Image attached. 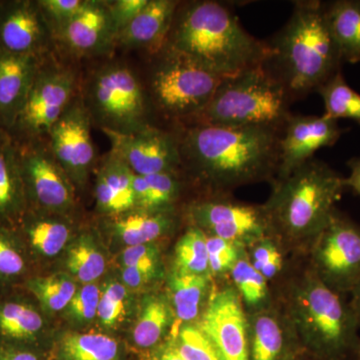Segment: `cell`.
I'll use <instances>...</instances> for the list:
<instances>
[{
  "label": "cell",
  "instance_id": "cell-1",
  "mask_svg": "<svg viewBox=\"0 0 360 360\" xmlns=\"http://www.w3.org/2000/svg\"><path fill=\"white\" fill-rule=\"evenodd\" d=\"M283 129L193 123L182 127L181 167L207 186L210 195L260 181H274Z\"/></svg>",
  "mask_w": 360,
  "mask_h": 360
},
{
  "label": "cell",
  "instance_id": "cell-2",
  "mask_svg": "<svg viewBox=\"0 0 360 360\" xmlns=\"http://www.w3.org/2000/svg\"><path fill=\"white\" fill-rule=\"evenodd\" d=\"M165 47L222 79L264 65L266 42L246 32L226 4L198 0L179 4Z\"/></svg>",
  "mask_w": 360,
  "mask_h": 360
},
{
  "label": "cell",
  "instance_id": "cell-3",
  "mask_svg": "<svg viewBox=\"0 0 360 360\" xmlns=\"http://www.w3.org/2000/svg\"><path fill=\"white\" fill-rule=\"evenodd\" d=\"M264 68L285 89L291 101L307 96L341 71L340 52L328 22L324 2L298 0L281 30L266 42Z\"/></svg>",
  "mask_w": 360,
  "mask_h": 360
},
{
  "label": "cell",
  "instance_id": "cell-4",
  "mask_svg": "<svg viewBox=\"0 0 360 360\" xmlns=\"http://www.w3.org/2000/svg\"><path fill=\"white\" fill-rule=\"evenodd\" d=\"M343 180L342 175L316 158L290 176L274 180L264 205L270 236L283 248L309 250L335 212L345 189Z\"/></svg>",
  "mask_w": 360,
  "mask_h": 360
},
{
  "label": "cell",
  "instance_id": "cell-5",
  "mask_svg": "<svg viewBox=\"0 0 360 360\" xmlns=\"http://www.w3.org/2000/svg\"><path fill=\"white\" fill-rule=\"evenodd\" d=\"M281 307L307 354L319 360H356L360 326L352 304L309 266L288 284Z\"/></svg>",
  "mask_w": 360,
  "mask_h": 360
},
{
  "label": "cell",
  "instance_id": "cell-6",
  "mask_svg": "<svg viewBox=\"0 0 360 360\" xmlns=\"http://www.w3.org/2000/svg\"><path fill=\"white\" fill-rule=\"evenodd\" d=\"M290 103L281 82L260 65L222 79L212 101L189 124L283 129L292 115Z\"/></svg>",
  "mask_w": 360,
  "mask_h": 360
},
{
  "label": "cell",
  "instance_id": "cell-7",
  "mask_svg": "<svg viewBox=\"0 0 360 360\" xmlns=\"http://www.w3.org/2000/svg\"><path fill=\"white\" fill-rule=\"evenodd\" d=\"M84 99L92 123L103 131L132 134L153 127L148 90L129 66H101L90 77Z\"/></svg>",
  "mask_w": 360,
  "mask_h": 360
},
{
  "label": "cell",
  "instance_id": "cell-8",
  "mask_svg": "<svg viewBox=\"0 0 360 360\" xmlns=\"http://www.w3.org/2000/svg\"><path fill=\"white\" fill-rule=\"evenodd\" d=\"M222 78L163 47L149 75L151 105L169 120L189 124L212 101Z\"/></svg>",
  "mask_w": 360,
  "mask_h": 360
},
{
  "label": "cell",
  "instance_id": "cell-9",
  "mask_svg": "<svg viewBox=\"0 0 360 360\" xmlns=\"http://www.w3.org/2000/svg\"><path fill=\"white\" fill-rule=\"evenodd\" d=\"M309 267L329 288L352 293L360 281V225L335 208L309 246Z\"/></svg>",
  "mask_w": 360,
  "mask_h": 360
},
{
  "label": "cell",
  "instance_id": "cell-10",
  "mask_svg": "<svg viewBox=\"0 0 360 360\" xmlns=\"http://www.w3.org/2000/svg\"><path fill=\"white\" fill-rule=\"evenodd\" d=\"M194 226L206 236L248 248L262 236H270L264 205H250L233 200L231 194H213L188 208Z\"/></svg>",
  "mask_w": 360,
  "mask_h": 360
},
{
  "label": "cell",
  "instance_id": "cell-11",
  "mask_svg": "<svg viewBox=\"0 0 360 360\" xmlns=\"http://www.w3.org/2000/svg\"><path fill=\"white\" fill-rule=\"evenodd\" d=\"M77 75L53 65L39 70L15 123L26 134L49 135L77 94Z\"/></svg>",
  "mask_w": 360,
  "mask_h": 360
},
{
  "label": "cell",
  "instance_id": "cell-12",
  "mask_svg": "<svg viewBox=\"0 0 360 360\" xmlns=\"http://www.w3.org/2000/svg\"><path fill=\"white\" fill-rule=\"evenodd\" d=\"M195 324L222 360H250L248 314L232 284L213 288L210 300Z\"/></svg>",
  "mask_w": 360,
  "mask_h": 360
},
{
  "label": "cell",
  "instance_id": "cell-13",
  "mask_svg": "<svg viewBox=\"0 0 360 360\" xmlns=\"http://www.w3.org/2000/svg\"><path fill=\"white\" fill-rule=\"evenodd\" d=\"M91 124L82 96H77L47 135L52 155L70 179L79 184L96 161Z\"/></svg>",
  "mask_w": 360,
  "mask_h": 360
},
{
  "label": "cell",
  "instance_id": "cell-14",
  "mask_svg": "<svg viewBox=\"0 0 360 360\" xmlns=\"http://www.w3.org/2000/svg\"><path fill=\"white\" fill-rule=\"evenodd\" d=\"M115 153L136 175L177 172L181 167L179 135L149 127L132 134L103 131Z\"/></svg>",
  "mask_w": 360,
  "mask_h": 360
},
{
  "label": "cell",
  "instance_id": "cell-15",
  "mask_svg": "<svg viewBox=\"0 0 360 360\" xmlns=\"http://www.w3.org/2000/svg\"><path fill=\"white\" fill-rule=\"evenodd\" d=\"M343 130L338 120L323 115H291L279 141V162L276 179L290 176L319 149L335 146Z\"/></svg>",
  "mask_w": 360,
  "mask_h": 360
},
{
  "label": "cell",
  "instance_id": "cell-16",
  "mask_svg": "<svg viewBox=\"0 0 360 360\" xmlns=\"http://www.w3.org/2000/svg\"><path fill=\"white\" fill-rule=\"evenodd\" d=\"M246 314L250 360H297L305 354L283 307L274 303Z\"/></svg>",
  "mask_w": 360,
  "mask_h": 360
},
{
  "label": "cell",
  "instance_id": "cell-17",
  "mask_svg": "<svg viewBox=\"0 0 360 360\" xmlns=\"http://www.w3.org/2000/svg\"><path fill=\"white\" fill-rule=\"evenodd\" d=\"M22 181L41 207L63 210L73 202L70 177L58 165L47 144L27 149L18 155Z\"/></svg>",
  "mask_w": 360,
  "mask_h": 360
},
{
  "label": "cell",
  "instance_id": "cell-18",
  "mask_svg": "<svg viewBox=\"0 0 360 360\" xmlns=\"http://www.w3.org/2000/svg\"><path fill=\"white\" fill-rule=\"evenodd\" d=\"M77 56H103L116 44L108 1L86 0L82 8L54 34Z\"/></svg>",
  "mask_w": 360,
  "mask_h": 360
},
{
  "label": "cell",
  "instance_id": "cell-19",
  "mask_svg": "<svg viewBox=\"0 0 360 360\" xmlns=\"http://www.w3.org/2000/svg\"><path fill=\"white\" fill-rule=\"evenodd\" d=\"M51 34L37 2L14 4L0 18V49L11 53L37 56Z\"/></svg>",
  "mask_w": 360,
  "mask_h": 360
},
{
  "label": "cell",
  "instance_id": "cell-20",
  "mask_svg": "<svg viewBox=\"0 0 360 360\" xmlns=\"http://www.w3.org/2000/svg\"><path fill=\"white\" fill-rule=\"evenodd\" d=\"M179 4L175 0H149L148 6L118 33L116 44L146 49L155 56L167 44Z\"/></svg>",
  "mask_w": 360,
  "mask_h": 360
},
{
  "label": "cell",
  "instance_id": "cell-21",
  "mask_svg": "<svg viewBox=\"0 0 360 360\" xmlns=\"http://www.w3.org/2000/svg\"><path fill=\"white\" fill-rule=\"evenodd\" d=\"M39 70L37 56L0 49V115L7 122H15Z\"/></svg>",
  "mask_w": 360,
  "mask_h": 360
},
{
  "label": "cell",
  "instance_id": "cell-22",
  "mask_svg": "<svg viewBox=\"0 0 360 360\" xmlns=\"http://www.w3.org/2000/svg\"><path fill=\"white\" fill-rule=\"evenodd\" d=\"M134 177V172L115 153L110 150L104 156L96 187L99 208L111 214H122L136 207Z\"/></svg>",
  "mask_w": 360,
  "mask_h": 360
},
{
  "label": "cell",
  "instance_id": "cell-23",
  "mask_svg": "<svg viewBox=\"0 0 360 360\" xmlns=\"http://www.w3.org/2000/svg\"><path fill=\"white\" fill-rule=\"evenodd\" d=\"M213 290L212 277L172 271L169 277V302L174 314L172 333L182 326L195 324L205 310Z\"/></svg>",
  "mask_w": 360,
  "mask_h": 360
},
{
  "label": "cell",
  "instance_id": "cell-24",
  "mask_svg": "<svg viewBox=\"0 0 360 360\" xmlns=\"http://www.w3.org/2000/svg\"><path fill=\"white\" fill-rule=\"evenodd\" d=\"M326 22L342 63H360V0L324 4Z\"/></svg>",
  "mask_w": 360,
  "mask_h": 360
},
{
  "label": "cell",
  "instance_id": "cell-25",
  "mask_svg": "<svg viewBox=\"0 0 360 360\" xmlns=\"http://www.w3.org/2000/svg\"><path fill=\"white\" fill-rule=\"evenodd\" d=\"M174 314L169 300L162 295L144 300L141 314L132 333L135 345L143 352L155 349L165 342L167 330L174 328Z\"/></svg>",
  "mask_w": 360,
  "mask_h": 360
},
{
  "label": "cell",
  "instance_id": "cell-26",
  "mask_svg": "<svg viewBox=\"0 0 360 360\" xmlns=\"http://www.w3.org/2000/svg\"><path fill=\"white\" fill-rule=\"evenodd\" d=\"M42 328L44 319L32 305L20 300L0 302L1 345H27L39 336Z\"/></svg>",
  "mask_w": 360,
  "mask_h": 360
},
{
  "label": "cell",
  "instance_id": "cell-27",
  "mask_svg": "<svg viewBox=\"0 0 360 360\" xmlns=\"http://www.w3.org/2000/svg\"><path fill=\"white\" fill-rule=\"evenodd\" d=\"M172 210L148 212L139 210L123 214L115 222L116 233L129 246L149 245L165 236L174 225Z\"/></svg>",
  "mask_w": 360,
  "mask_h": 360
},
{
  "label": "cell",
  "instance_id": "cell-28",
  "mask_svg": "<svg viewBox=\"0 0 360 360\" xmlns=\"http://www.w3.org/2000/svg\"><path fill=\"white\" fill-rule=\"evenodd\" d=\"M135 205L148 212L172 210L179 198L180 181L177 172H165L134 177Z\"/></svg>",
  "mask_w": 360,
  "mask_h": 360
},
{
  "label": "cell",
  "instance_id": "cell-29",
  "mask_svg": "<svg viewBox=\"0 0 360 360\" xmlns=\"http://www.w3.org/2000/svg\"><path fill=\"white\" fill-rule=\"evenodd\" d=\"M229 276L246 314H252L274 304L269 281L250 264L246 250L234 265Z\"/></svg>",
  "mask_w": 360,
  "mask_h": 360
},
{
  "label": "cell",
  "instance_id": "cell-30",
  "mask_svg": "<svg viewBox=\"0 0 360 360\" xmlns=\"http://www.w3.org/2000/svg\"><path fill=\"white\" fill-rule=\"evenodd\" d=\"M60 360H120L117 341L103 333H70L58 347Z\"/></svg>",
  "mask_w": 360,
  "mask_h": 360
},
{
  "label": "cell",
  "instance_id": "cell-31",
  "mask_svg": "<svg viewBox=\"0 0 360 360\" xmlns=\"http://www.w3.org/2000/svg\"><path fill=\"white\" fill-rule=\"evenodd\" d=\"M316 92L323 101L324 115L335 120H354L360 125V94L347 84L341 71Z\"/></svg>",
  "mask_w": 360,
  "mask_h": 360
},
{
  "label": "cell",
  "instance_id": "cell-32",
  "mask_svg": "<svg viewBox=\"0 0 360 360\" xmlns=\"http://www.w3.org/2000/svg\"><path fill=\"white\" fill-rule=\"evenodd\" d=\"M22 184L18 155L9 144H0V219L20 210Z\"/></svg>",
  "mask_w": 360,
  "mask_h": 360
},
{
  "label": "cell",
  "instance_id": "cell-33",
  "mask_svg": "<svg viewBox=\"0 0 360 360\" xmlns=\"http://www.w3.org/2000/svg\"><path fill=\"white\" fill-rule=\"evenodd\" d=\"M175 271L195 276H210L206 234L191 225L177 241L174 250Z\"/></svg>",
  "mask_w": 360,
  "mask_h": 360
},
{
  "label": "cell",
  "instance_id": "cell-34",
  "mask_svg": "<svg viewBox=\"0 0 360 360\" xmlns=\"http://www.w3.org/2000/svg\"><path fill=\"white\" fill-rule=\"evenodd\" d=\"M70 233V227L58 219H35L26 226L30 245L45 257L58 255L68 243Z\"/></svg>",
  "mask_w": 360,
  "mask_h": 360
},
{
  "label": "cell",
  "instance_id": "cell-35",
  "mask_svg": "<svg viewBox=\"0 0 360 360\" xmlns=\"http://www.w3.org/2000/svg\"><path fill=\"white\" fill-rule=\"evenodd\" d=\"M26 288L49 311L68 307L77 293V286L65 276L37 277L26 283Z\"/></svg>",
  "mask_w": 360,
  "mask_h": 360
},
{
  "label": "cell",
  "instance_id": "cell-36",
  "mask_svg": "<svg viewBox=\"0 0 360 360\" xmlns=\"http://www.w3.org/2000/svg\"><path fill=\"white\" fill-rule=\"evenodd\" d=\"M68 267L82 283H94L105 271V259L89 239L84 238L68 251Z\"/></svg>",
  "mask_w": 360,
  "mask_h": 360
},
{
  "label": "cell",
  "instance_id": "cell-37",
  "mask_svg": "<svg viewBox=\"0 0 360 360\" xmlns=\"http://www.w3.org/2000/svg\"><path fill=\"white\" fill-rule=\"evenodd\" d=\"M283 246L271 236H262L246 248L252 266L269 281L283 274L284 269Z\"/></svg>",
  "mask_w": 360,
  "mask_h": 360
},
{
  "label": "cell",
  "instance_id": "cell-38",
  "mask_svg": "<svg viewBox=\"0 0 360 360\" xmlns=\"http://www.w3.org/2000/svg\"><path fill=\"white\" fill-rule=\"evenodd\" d=\"M169 338L184 360H222L212 343L196 324L180 326Z\"/></svg>",
  "mask_w": 360,
  "mask_h": 360
},
{
  "label": "cell",
  "instance_id": "cell-39",
  "mask_svg": "<svg viewBox=\"0 0 360 360\" xmlns=\"http://www.w3.org/2000/svg\"><path fill=\"white\" fill-rule=\"evenodd\" d=\"M210 276L225 277L231 274L234 265L246 248L217 236H206Z\"/></svg>",
  "mask_w": 360,
  "mask_h": 360
},
{
  "label": "cell",
  "instance_id": "cell-40",
  "mask_svg": "<svg viewBox=\"0 0 360 360\" xmlns=\"http://www.w3.org/2000/svg\"><path fill=\"white\" fill-rule=\"evenodd\" d=\"M127 295V290L122 284L111 283L106 286L101 293L97 309V316L101 323L111 328L122 321L125 314Z\"/></svg>",
  "mask_w": 360,
  "mask_h": 360
},
{
  "label": "cell",
  "instance_id": "cell-41",
  "mask_svg": "<svg viewBox=\"0 0 360 360\" xmlns=\"http://www.w3.org/2000/svg\"><path fill=\"white\" fill-rule=\"evenodd\" d=\"M85 1L86 0H40L37 6L54 35L82 8Z\"/></svg>",
  "mask_w": 360,
  "mask_h": 360
},
{
  "label": "cell",
  "instance_id": "cell-42",
  "mask_svg": "<svg viewBox=\"0 0 360 360\" xmlns=\"http://www.w3.org/2000/svg\"><path fill=\"white\" fill-rule=\"evenodd\" d=\"M25 270V257L13 239L0 231V283L13 281Z\"/></svg>",
  "mask_w": 360,
  "mask_h": 360
},
{
  "label": "cell",
  "instance_id": "cell-43",
  "mask_svg": "<svg viewBox=\"0 0 360 360\" xmlns=\"http://www.w3.org/2000/svg\"><path fill=\"white\" fill-rule=\"evenodd\" d=\"M101 296V290L96 284H85L79 290H77L68 305L71 315L78 321H92L97 316Z\"/></svg>",
  "mask_w": 360,
  "mask_h": 360
},
{
  "label": "cell",
  "instance_id": "cell-44",
  "mask_svg": "<svg viewBox=\"0 0 360 360\" xmlns=\"http://www.w3.org/2000/svg\"><path fill=\"white\" fill-rule=\"evenodd\" d=\"M122 260L124 266L137 267L158 276L160 274V250L153 243L127 246L123 251Z\"/></svg>",
  "mask_w": 360,
  "mask_h": 360
},
{
  "label": "cell",
  "instance_id": "cell-45",
  "mask_svg": "<svg viewBox=\"0 0 360 360\" xmlns=\"http://www.w3.org/2000/svg\"><path fill=\"white\" fill-rule=\"evenodd\" d=\"M148 1L149 0H115V1H108L116 37L125 26L129 25L134 20L135 16L141 13L144 7L148 6Z\"/></svg>",
  "mask_w": 360,
  "mask_h": 360
},
{
  "label": "cell",
  "instance_id": "cell-46",
  "mask_svg": "<svg viewBox=\"0 0 360 360\" xmlns=\"http://www.w3.org/2000/svg\"><path fill=\"white\" fill-rule=\"evenodd\" d=\"M0 360H40L27 345H0Z\"/></svg>",
  "mask_w": 360,
  "mask_h": 360
},
{
  "label": "cell",
  "instance_id": "cell-47",
  "mask_svg": "<svg viewBox=\"0 0 360 360\" xmlns=\"http://www.w3.org/2000/svg\"><path fill=\"white\" fill-rule=\"evenodd\" d=\"M141 357L142 360H184L177 352L170 338L155 349L142 352Z\"/></svg>",
  "mask_w": 360,
  "mask_h": 360
},
{
  "label": "cell",
  "instance_id": "cell-48",
  "mask_svg": "<svg viewBox=\"0 0 360 360\" xmlns=\"http://www.w3.org/2000/svg\"><path fill=\"white\" fill-rule=\"evenodd\" d=\"M156 276L155 274L134 266H124L122 270L123 283L130 288H141Z\"/></svg>",
  "mask_w": 360,
  "mask_h": 360
},
{
  "label": "cell",
  "instance_id": "cell-49",
  "mask_svg": "<svg viewBox=\"0 0 360 360\" xmlns=\"http://www.w3.org/2000/svg\"><path fill=\"white\" fill-rule=\"evenodd\" d=\"M347 165L349 168V175L345 177L343 184L345 188L352 189L360 198V155L350 158Z\"/></svg>",
  "mask_w": 360,
  "mask_h": 360
},
{
  "label": "cell",
  "instance_id": "cell-50",
  "mask_svg": "<svg viewBox=\"0 0 360 360\" xmlns=\"http://www.w3.org/2000/svg\"><path fill=\"white\" fill-rule=\"evenodd\" d=\"M350 295H352V300L349 302L354 310V314L356 315L360 326V281Z\"/></svg>",
  "mask_w": 360,
  "mask_h": 360
},
{
  "label": "cell",
  "instance_id": "cell-51",
  "mask_svg": "<svg viewBox=\"0 0 360 360\" xmlns=\"http://www.w3.org/2000/svg\"><path fill=\"white\" fill-rule=\"evenodd\" d=\"M297 360H319L315 359V357L311 356V355H309V354H307L305 352L304 354H302V356L300 357Z\"/></svg>",
  "mask_w": 360,
  "mask_h": 360
},
{
  "label": "cell",
  "instance_id": "cell-52",
  "mask_svg": "<svg viewBox=\"0 0 360 360\" xmlns=\"http://www.w3.org/2000/svg\"><path fill=\"white\" fill-rule=\"evenodd\" d=\"M356 360H360V348H359V354H357Z\"/></svg>",
  "mask_w": 360,
  "mask_h": 360
}]
</instances>
